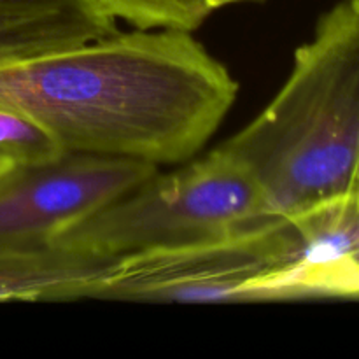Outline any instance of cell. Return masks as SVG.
Masks as SVG:
<instances>
[{"label":"cell","mask_w":359,"mask_h":359,"mask_svg":"<svg viewBox=\"0 0 359 359\" xmlns=\"http://www.w3.org/2000/svg\"><path fill=\"white\" fill-rule=\"evenodd\" d=\"M237 81L189 32L133 30L0 67V109L67 154L188 161L230 112Z\"/></svg>","instance_id":"6da1fadb"},{"label":"cell","mask_w":359,"mask_h":359,"mask_svg":"<svg viewBox=\"0 0 359 359\" xmlns=\"http://www.w3.org/2000/svg\"><path fill=\"white\" fill-rule=\"evenodd\" d=\"M221 149L276 217L297 221L359 196V2L321 18L279 93Z\"/></svg>","instance_id":"7a4b0ae2"},{"label":"cell","mask_w":359,"mask_h":359,"mask_svg":"<svg viewBox=\"0 0 359 359\" xmlns=\"http://www.w3.org/2000/svg\"><path fill=\"white\" fill-rule=\"evenodd\" d=\"M276 217L241 163L216 147L142 182L55 235V244L121 259L216 241Z\"/></svg>","instance_id":"3957f363"},{"label":"cell","mask_w":359,"mask_h":359,"mask_svg":"<svg viewBox=\"0 0 359 359\" xmlns=\"http://www.w3.org/2000/svg\"><path fill=\"white\" fill-rule=\"evenodd\" d=\"M294 223L272 217L216 241L126 256L81 298L123 302H256L259 284L300 251Z\"/></svg>","instance_id":"277c9868"},{"label":"cell","mask_w":359,"mask_h":359,"mask_svg":"<svg viewBox=\"0 0 359 359\" xmlns=\"http://www.w3.org/2000/svg\"><path fill=\"white\" fill-rule=\"evenodd\" d=\"M158 165L125 158L65 154L0 174V251L51 244L62 228L128 191Z\"/></svg>","instance_id":"5b68a950"},{"label":"cell","mask_w":359,"mask_h":359,"mask_svg":"<svg viewBox=\"0 0 359 359\" xmlns=\"http://www.w3.org/2000/svg\"><path fill=\"white\" fill-rule=\"evenodd\" d=\"M300 251L266 283L272 300L359 297V196L291 221Z\"/></svg>","instance_id":"8992f818"},{"label":"cell","mask_w":359,"mask_h":359,"mask_svg":"<svg viewBox=\"0 0 359 359\" xmlns=\"http://www.w3.org/2000/svg\"><path fill=\"white\" fill-rule=\"evenodd\" d=\"M118 32L98 0H0V67Z\"/></svg>","instance_id":"52a82bcc"},{"label":"cell","mask_w":359,"mask_h":359,"mask_svg":"<svg viewBox=\"0 0 359 359\" xmlns=\"http://www.w3.org/2000/svg\"><path fill=\"white\" fill-rule=\"evenodd\" d=\"M119 259L62 244L0 251V302L81 300Z\"/></svg>","instance_id":"ba28073f"},{"label":"cell","mask_w":359,"mask_h":359,"mask_svg":"<svg viewBox=\"0 0 359 359\" xmlns=\"http://www.w3.org/2000/svg\"><path fill=\"white\" fill-rule=\"evenodd\" d=\"M118 20L139 30H179L193 34L210 16L209 0H98Z\"/></svg>","instance_id":"9c48e42d"},{"label":"cell","mask_w":359,"mask_h":359,"mask_svg":"<svg viewBox=\"0 0 359 359\" xmlns=\"http://www.w3.org/2000/svg\"><path fill=\"white\" fill-rule=\"evenodd\" d=\"M58 140L32 118L0 109V156L11 165L32 167L65 156Z\"/></svg>","instance_id":"30bf717a"},{"label":"cell","mask_w":359,"mask_h":359,"mask_svg":"<svg viewBox=\"0 0 359 359\" xmlns=\"http://www.w3.org/2000/svg\"><path fill=\"white\" fill-rule=\"evenodd\" d=\"M235 2H242V0H209L210 7H212L214 11L221 9V7L224 6H230V4H235Z\"/></svg>","instance_id":"8fae6325"},{"label":"cell","mask_w":359,"mask_h":359,"mask_svg":"<svg viewBox=\"0 0 359 359\" xmlns=\"http://www.w3.org/2000/svg\"><path fill=\"white\" fill-rule=\"evenodd\" d=\"M11 167H13V165H11L6 158L0 156V174H2V172H6L7 168H11Z\"/></svg>","instance_id":"7c38bea8"},{"label":"cell","mask_w":359,"mask_h":359,"mask_svg":"<svg viewBox=\"0 0 359 359\" xmlns=\"http://www.w3.org/2000/svg\"><path fill=\"white\" fill-rule=\"evenodd\" d=\"M358 2H359V0H358Z\"/></svg>","instance_id":"4fadbf2b"}]
</instances>
